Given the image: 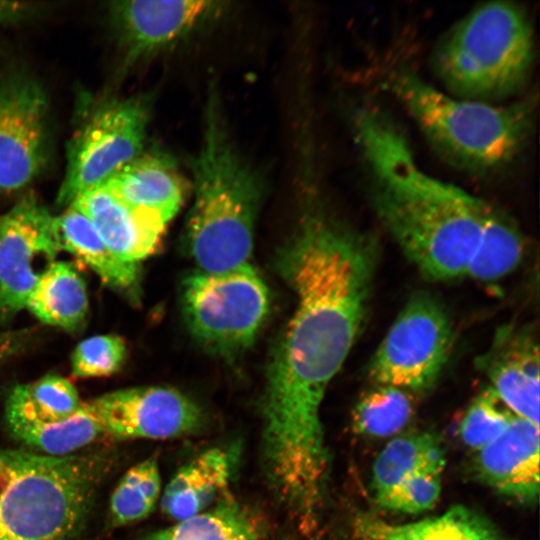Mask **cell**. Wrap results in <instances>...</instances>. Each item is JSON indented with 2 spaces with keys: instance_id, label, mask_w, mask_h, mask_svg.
I'll use <instances>...</instances> for the list:
<instances>
[{
  "instance_id": "obj_24",
  "label": "cell",
  "mask_w": 540,
  "mask_h": 540,
  "mask_svg": "<svg viewBox=\"0 0 540 540\" xmlns=\"http://www.w3.org/2000/svg\"><path fill=\"white\" fill-rule=\"evenodd\" d=\"M83 404L69 380L46 375L11 391L5 405V419L7 424L53 423L71 417Z\"/></svg>"
},
{
  "instance_id": "obj_30",
  "label": "cell",
  "mask_w": 540,
  "mask_h": 540,
  "mask_svg": "<svg viewBox=\"0 0 540 540\" xmlns=\"http://www.w3.org/2000/svg\"><path fill=\"white\" fill-rule=\"evenodd\" d=\"M127 356L124 339L118 335H95L82 340L71 355L75 377L110 376L121 369Z\"/></svg>"
},
{
  "instance_id": "obj_29",
  "label": "cell",
  "mask_w": 540,
  "mask_h": 540,
  "mask_svg": "<svg viewBox=\"0 0 540 540\" xmlns=\"http://www.w3.org/2000/svg\"><path fill=\"white\" fill-rule=\"evenodd\" d=\"M515 415L487 387L470 404L460 423L462 441L478 451L496 439Z\"/></svg>"
},
{
  "instance_id": "obj_31",
  "label": "cell",
  "mask_w": 540,
  "mask_h": 540,
  "mask_svg": "<svg viewBox=\"0 0 540 540\" xmlns=\"http://www.w3.org/2000/svg\"><path fill=\"white\" fill-rule=\"evenodd\" d=\"M439 471H422L394 487L378 504L384 509L416 514L432 508L441 492Z\"/></svg>"
},
{
  "instance_id": "obj_26",
  "label": "cell",
  "mask_w": 540,
  "mask_h": 540,
  "mask_svg": "<svg viewBox=\"0 0 540 540\" xmlns=\"http://www.w3.org/2000/svg\"><path fill=\"white\" fill-rule=\"evenodd\" d=\"M12 436L48 456H67L101 437L102 429L88 403L71 417L53 423H8Z\"/></svg>"
},
{
  "instance_id": "obj_23",
  "label": "cell",
  "mask_w": 540,
  "mask_h": 540,
  "mask_svg": "<svg viewBox=\"0 0 540 540\" xmlns=\"http://www.w3.org/2000/svg\"><path fill=\"white\" fill-rule=\"evenodd\" d=\"M143 540H268L260 522L244 506L230 498Z\"/></svg>"
},
{
  "instance_id": "obj_18",
  "label": "cell",
  "mask_w": 540,
  "mask_h": 540,
  "mask_svg": "<svg viewBox=\"0 0 540 540\" xmlns=\"http://www.w3.org/2000/svg\"><path fill=\"white\" fill-rule=\"evenodd\" d=\"M53 234L59 250L75 256L108 287L132 300L138 299L140 265L118 258L82 212L67 206L60 215L53 217Z\"/></svg>"
},
{
  "instance_id": "obj_15",
  "label": "cell",
  "mask_w": 540,
  "mask_h": 540,
  "mask_svg": "<svg viewBox=\"0 0 540 540\" xmlns=\"http://www.w3.org/2000/svg\"><path fill=\"white\" fill-rule=\"evenodd\" d=\"M539 426L514 417L475 459L478 477L501 495L524 504L539 496Z\"/></svg>"
},
{
  "instance_id": "obj_11",
  "label": "cell",
  "mask_w": 540,
  "mask_h": 540,
  "mask_svg": "<svg viewBox=\"0 0 540 540\" xmlns=\"http://www.w3.org/2000/svg\"><path fill=\"white\" fill-rule=\"evenodd\" d=\"M59 251L53 216L34 195H26L0 217V323L26 308Z\"/></svg>"
},
{
  "instance_id": "obj_7",
  "label": "cell",
  "mask_w": 540,
  "mask_h": 540,
  "mask_svg": "<svg viewBox=\"0 0 540 540\" xmlns=\"http://www.w3.org/2000/svg\"><path fill=\"white\" fill-rule=\"evenodd\" d=\"M180 293L191 335L221 357L249 348L269 311L268 288L250 263L217 273L197 270L183 280Z\"/></svg>"
},
{
  "instance_id": "obj_33",
  "label": "cell",
  "mask_w": 540,
  "mask_h": 540,
  "mask_svg": "<svg viewBox=\"0 0 540 540\" xmlns=\"http://www.w3.org/2000/svg\"><path fill=\"white\" fill-rule=\"evenodd\" d=\"M8 341L4 339V337H0V360L4 357V355L7 352V345Z\"/></svg>"
},
{
  "instance_id": "obj_10",
  "label": "cell",
  "mask_w": 540,
  "mask_h": 540,
  "mask_svg": "<svg viewBox=\"0 0 540 540\" xmlns=\"http://www.w3.org/2000/svg\"><path fill=\"white\" fill-rule=\"evenodd\" d=\"M48 158L47 95L34 77L10 72L0 80V191L25 188Z\"/></svg>"
},
{
  "instance_id": "obj_12",
  "label": "cell",
  "mask_w": 540,
  "mask_h": 540,
  "mask_svg": "<svg viewBox=\"0 0 540 540\" xmlns=\"http://www.w3.org/2000/svg\"><path fill=\"white\" fill-rule=\"evenodd\" d=\"M104 436L116 440L171 439L198 431L200 406L166 386H138L105 393L89 402Z\"/></svg>"
},
{
  "instance_id": "obj_5",
  "label": "cell",
  "mask_w": 540,
  "mask_h": 540,
  "mask_svg": "<svg viewBox=\"0 0 540 540\" xmlns=\"http://www.w3.org/2000/svg\"><path fill=\"white\" fill-rule=\"evenodd\" d=\"M102 472L100 456L0 449V540H76Z\"/></svg>"
},
{
  "instance_id": "obj_16",
  "label": "cell",
  "mask_w": 540,
  "mask_h": 540,
  "mask_svg": "<svg viewBox=\"0 0 540 540\" xmlns=\"http://www.w3.org/2000/svg\"><path fill=\"white\" fill-rule=\"evenodd\" d=\"M69 206L82 212L112 252L127 263L140 264L152 255L167 226L129 206L104 185L85 191Z\"/></svg>"
},
{
  "instance_id": "obj_22",
  "label": "cell",
  "mask_w": 540,
  "mask_h": 540,
  "mask_svg": "<svg viewBox=\"0 0 540 540\" xmlns=\"http://www.w3.org/2000/svg\"><path fill=\"white\" fill-rule=\"evenodd\" d=\"M445 453L441 439L431 432L392 439L376 457L371 489L378 503L399 483L422 471L442 472Z\"/></svg>"
},
{
  "instance_id": "obj_9",
  "label": "cell",
  "mask_w": 540,
  "mask_h": 540,
  "mask_svg": "<svg viewBox=\"0 0 540 540\" xmlns=\"http://www.w3.org/2000/svg\"><path fill=\"white\" fill-rule=\"evenodd\" d=\"M451 321L427 294L413 296L372 356L367 373L375 385L423 392L439 378L452 351Z\"/></svg>"
},
{
  "instance_id": "obj_19",
  "label": "cell",
  "mask_w": 540,
  "mask_h": 540,
  "mask_svg": "<svg viewBox=\"0 0 540 540\" xmlns=\"http://www.w3.org/2000/svg\"><path fill=\"white\" fill-rule=\"evenodd\" d=\"M356 531L364 540H506L483 514L455 505L441 515L394 524L372 515L356 519Z\"/></svg>"
},
{
  "instance_id": "obj_8",
  "label": "cell",
  "mask_w": 540,
  "mask_h": 540,
  "mask_svg": "<svg viewBox=\"0 0 540 540\" xmlns=\"http://www.w3.org/2000/svg\"><path fill=\"white\" fill-rule=\"evenodd\" d=\"M146 98H111L97 104L80 122L67 145V165L57 203L69 206L104 184L144 151L149 121Z\"/></svg>"
},
{
  "instance_id": "obj_21",
  "label": "cell",
  "mask_w": 540,
  "mask_h": 540,
  "mask_svg": "<svg viewBox=\"0 0 540 540\" xmlns=\"http://www.w3.org/2000/svg\"><path fill=\"white\" fill-rule=\"evenodd\" d=\"M26 308L45 324L77 331L89 311L85 281L74 265L56 261L37 283Z\"/></svg>"
},
{
  "instance_id": "obj_32",
  "label": "cell",
  "mask_w": 540,
  "mask_h": 540,
  "mask_svg": "<svg viewBox=\"0 0 540 540\" xmlns=\"http://www.w3.org/2000/svg\"><path fill=\"white\" fill-rule=\"evenodd\" d=\"M37 5L30 2L0 0V26L31 16Z\"/></svg>"
},
{
  "instance_id": "obj_2",
  "label": "cell",
  "mask_w": 540,
  "mask_h": 540,
  "mask_svg": "<svg viewBox=\"0 0 540 540\" xmlns=\"http://www.w3.org/2000/svg\"><path fill=\"white\" fill-rule=\"evenodd\" d=\"M353 128L372 207L406 257L431 280L466 276L494 206L424 171L380 109L358 108Z\"/></svg>"
},
{
  "instance_id": "obj_27",
  "label": "cell",
  "mask_w": 540,
  "mask_h": 540,
  "mask_svg": "<svg viewBox=\"0 0 540 540\" xmlns=\"http://www.w3.org/2000/svg\"><path fill=\"white\" fill-rule=\"evenodd\" d=\"M161 497V475L155 456L130 467L115 487L109 505L113 527L133 524L147 518Z\"/></svg>"
},
{
  "instance_id": "obj_14",
  "label": "cell",
  "mask_w": 540,
  "mask_h": 540,
  "mask_svg": "<svg viewBox=\"0 0 540 540\" xmlns=\"http://www.w3.org/2000/svg\"><path fill=\"white\" fill-rule=\"evenodd\" d=\"M476 363L505 406L516 417L539 426V346L533 329L500 327Z\"/></svg>"
},
{
  "instance_id": "obj_25",
  "label": "cell",
  "mask_w": 540,
  "mask_h": 540,
  "mask_svg": "<svg viewBox=\"0 0 540 540\" xmlns=\"http://www.w3.org/2000/svg\"><path fill=\"white\" fill-rule=\"evenodd\" d=\"M523 248V236L515 222L494 207L472 255L466 276L481 282L497 281L517 267Z\"/></svg>"
},
{
  "instance_id": "obj_17",
  "label": "cell",
  "mask_w": 540,
  "mask_h": 540,
  "mask_svg": "<svg viewBox=\"0 0 540 540\" xmlns=\"http://www.w3.org/2000/svg\"><path fill=\"white\" fill-rule=\"evenodd\" d=\"M102 185L129 206L165 224L178 213L185 196L174 161L157 150L143 151Z\"/></svg>"
},
{
  "instance_id": "obj_28",
  "label": "cell",
  "mask_w": 540,
  "mask_h": 540,
  "mask_svg": "<svg viewBox=\"0 0 540 540\" xmlns=\"http://www.w3.org/2000/svg\"><path fill=\"white\" fill-rule=\"evenodd\" d=\"M413 403L410 393L389 385H375L357 402L352 424L356 432L370 437H386L400 431L410 420Z\"/></svg>"
},
{
  "instance_id": "obj_1",
  "label": "cell",
  "mask_w": 540,
  "mask_h": 540,
  "mask_svg": "<svg viewBox=\"0 0 540 540\" xmlns=\"http://www.w3.org/2000/svg\"><path fill=\"white\" fill-rule=\"evenodd\" d=\"M374 248L365 236L313 211L278 256L297 303L268 368L263 454L276 493L295 510L324 500L329 454L321 405L367 314Z\"/></svg>"
},
{
  "instance_id": "obj_4",
  "label": "cell",
  "mask_w": 540,
  "mask_h": 540,
  "mask_svg": "<svg viewBox=\"0 0 540 540\" xmlns=\"http://www.w3.org/2000/svg\"><path fill=\"white\" fill-rule=\"evenodd\" d=\"M388 87L429 143L452 164L477 174L507 167L523 151L533 128L529 100L494 104L454 97L400 69Z\"/></svg>"
},
{
  "instance_id": "obj_13",
  "label": "cell",
  "mask_w": 540,
  "mask_h": 540,
  "mask_svg": "<svg viewBox=\"0 0 540 540\" xmlns=\"http://www.w3.org/2000/svg\"><path fill=\"white\" fill-rule=\"evenodd\" d=\"M220 3L204 0H121L109 6V19L124 64L162 50L214 16Z\"/></svg>"
},
{
  "instance_id": "obj_6",
  "label": "cell",
  "mask_w": 540,
  "mask_h": 540,
  "mask_svg": "<svg viewBox=\"0 0 540 540\" xmlns=\"http://www.w3.org/2000/svg\"><path fill=\"white\" fill-rule=\"evenodd\" d=\"M534 60V32L526 10L493 1L471 10L437 44L432 64L450 95L493 103L516 93Z\"/></svg>"
},
{
  "instance_id": "obj_20",
  "label": "cell",
  "mask_w": 540,
  "mask_h": 540,
  "mask_svg": "<svg viewBox=\"0 0 540 540\" xmlns=\"http://www.w3.org/2000/svg\"><path fill=\"white\" fill-rule=\"evenodd\" d=\"M232 473L230 454L210 448L183 465L161 493L162 512L181 521L209 508L227 487Z\"/></svg>"
},
{
  "instance_id": "obj_3",
  "label": "cell",
  "mask_w": 540,
  "mask_h": 540,
  "mask_svg": "<svg viewBox=\"0 0 540 540\" xmlns=\"http://www.w3.org/2000/svg\"><path fill=\"white\" fill-rule=\"evenodd\" d=\"M191 169L194 198L185 228L189 255L209 273L249 263L263 184L236 150L213 87Z\"/></svg>"
}]
</instances>
